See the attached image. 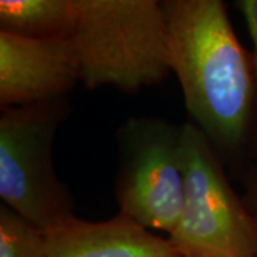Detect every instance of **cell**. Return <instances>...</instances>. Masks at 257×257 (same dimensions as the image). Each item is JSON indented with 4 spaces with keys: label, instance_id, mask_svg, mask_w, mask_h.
Segmentation results:
<instances>
[{
    "label": "cell",
    "instance_id": "6da1fadb",
    "mask_svg": "<svg viewBox=\"0 0 257 257\" xmlns=\"http://www.w3.org/2000/svg\"><path fill=\"white\" fill-rule=\"evenodd\" d=\"M170 69L194 124L220 155L247 142L257 99L251 55L241 47L220 0L162 2Z\"/></svg>",
    "mask_w": 257,
    "mask_h": 257
},
{
    "label": "cell",
    "instance_id": "7a4b0ae2",
    "mask_svg": "<svg viewBox=\"0 0 257 257\" xmlns=\"http://www.w3.org/2000/svg\"><path fill=\"white\" fill-rule=\"evenodd\" d=\"M87 89L127 93L160 83L172 72L162 2L77 0L70 36Z\"/></svg>",
    "mask_w": 257,
    "mask_h": 257
},
{
    "label": "cell",
    "instance_id": "3957f363",
    "mask_svg": "<svg viewBox=\"0 0 257 257\" xmlns=\"http://www.w3.org/2000/svg\"><path fill=\"white\" fill-rule=\"evenodd\" d=\"M217 155L193 121L182 124L184 203L169 239L182 257H257V214L231 189Z\"/></svg>",
    "mask_w": 257,
    "mask_h": 257
},
{
    "label": "cell",
    "instance_id": "277c9868",
    "mask_svg": "<svg viewBox=\"0 0 257 257\" xmlns=\"http://www.w3.org/2000/svg\"><path fill=\"white\" fill-rule=\"evenodd\" d=\"M63 99L8 107L0 117V197L42 231L73 220V200L53 166V139Z\"/></svg>",
    "mask_w": 257,
    "mask_h": 257
},
{
    "label": "cell",
    "instance_id": "5b68a950",
    "mask_svg": "<svg viewBox=\"0 0 257 257\" xmlns=\"http://www.w3.org/2000/svg\"><path fill=\"white\" fill-rule=\"evenodd\" d=\"M180 128L145 117L130 119L120 133L119 214L169 236L180 221L184 203Z\"/></svg>",
    "mask_w": 257,
    "mask_h": 257
},
{
    "label": "cell",
    "instance_id": "8992f818",
    "mask_svg": "<svg viewBox=\"0 0 257 257\" xmlns=\"http://www.w3.org/2000/svg\"><path fill=\"white\" fill-rule=\"evenodd\" d=\"M82 80L70 39H30L0 32V104L30 106L63 99Z\"/></svg>",
    "mask_w": 257,
    "mask_h": 257
},
{
    "label": "cell",
    "instance_id": "52a82bcc",
    "mask_svg": "<svg viewBox=\"0 0 257 257\" xmlns=\"http://www.w3.org/2000/svg\"><path fill=\"white\" fill-rule=\"evenodd\" d=\"M45 257H182L169 237L117 214L106 221L74 217L46 233Z\"/></svg>",
    "mask_w": 257,
    "mask_h": 257
},
{
    "label": "cell",
    "instance_id": "ba28073f",
    "mask_svg": "<svg viewBox=\"0 0 257 257\" xmlns=\"http://www.w3.org/2000/svg\"><path fill=\"white\" fill-rule=\"evenodd\" d=\"M77 0H2L0 32L30 39H70Z\"/></svg>",
    "mask_w": 257,
    "mask_h": 257
},
{
    "label": "cell",
    "instance_id": "9c48e42d",
    "mask_svg": "<svg viewBox=\"0 0 257 257\" xmlns=\"http://www.w3.org/2000/svg\"><path fill=\"white\" fill-rule=\"evenodd\" d=\"M46 233L8 206L0 209V257H45Z\"/></svg>",
    "mask_w": 257,
    "mask_h": 257
},
{
    "label": "cell",
    "instance_id": "30bf717a",
    "mask_svg": "<svg viewBox=\"0 0 257 257\" xmlns=\"http://www.w3.org/2000/svg\"><path fill=\"white\" fill-rule=\"evenodd\" d=\"M237 8L241 10L244 20L247 23L248 33L253 40V53H251V62H253V72H254V82H256L257 92V0H240L236 2Z\"/></svg>",
    "mask_w": 257,
    "mask_h": 257
},
{
    "label": "cell",
    "instance_id": "8fae6325",
    "mask_svg": "<svg viewBox=\"0 0 257 257\" xmlns=\"http://www.w3.org/2000/svg\"><path fill=\"white\" fill-rule=\"evenodd\" d=\"M247 187H248V197L256 207L257 214V167H254L247 176Z\"/></svg>",
    "mask_w": 257,
    "mask_h": 257
},
{
    "label": "cell",
    "instance_id": "7c38bea8",
    "mask_svg": "<svg viewBox=\"0 0 257 257\" xmlns=\"http://www.w3.org/2000/svg\"><path fill=\"white\" fill-rule=\"evenodd\" d=\"M253 147H254V153L257 155V127H256V135H254V140H253Z\"/></svg>",
    "mask_w": 257,
    "mask_h": 257
}]
</instances>
